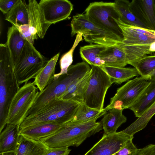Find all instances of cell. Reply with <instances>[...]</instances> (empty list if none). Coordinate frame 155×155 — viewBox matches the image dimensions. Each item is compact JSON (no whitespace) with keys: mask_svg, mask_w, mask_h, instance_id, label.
<instances>
[{"mask_svg":"<svg viewBox=\"0 0 155 155\" xmlns=\"http://www.w3.org/2000/svg\"><path fill=\"white\" fill-rule=\"evenodd\" d=\"M87 19L98 27L114 35L122 42V31L115 21L120 18L112 2H94L91 3L85 11Z\"/></svg>","mask_w":155,"mask_h":155,"instance_id":"cell-6","label":"cell"},{"mask_svg":"<svg viewBox=\"0 0 155 155\" xmlns=\"http://www.w3.org/2000/svg\"></svg>","mask_w":155,"mask_h":155,"instance_id":"cell-44","label":"cell"},{"mask_svg":"<svg viewBox=\"0 0 155 155\" xmlns=\"http://www.w3.org/2000/svg\"><path fill=\"white\" fill-rule=\"evenodd\" d=\"M150 82L148 76L137 77L128 81L117 89L104 110L107 112L113 108L120 110L129 108Z\"/></svg>","mask_w":155,"mask_h":155,"instance_id":"cell-9","label":"cell"},{"mask_svg":"<svg viewBox=\"0 0 155 155\" xmlns=\"http://www.w3.org/2000/svg\"><path fill=\"white\" fill-rule=\"evenodd\" d=\"M134 136L121 131L114 134H104L101 138L84 155H113Z\"/></svg>","mask_w":155,"mask_h":155,"instance_id":"cell-12","label":"cell"},{"mask_svg":"<svg viewBox=\"0 0 155 155\" xmlns=\"http://www.w3.org/2000/svg\"><path fill=\"white\" fill-rule=\"evenodd\" d=\"M38 5L45 21L50 25L66 19L73 9L68 0H42Z\"/></svg>","mask_w":155,"mask_h":155,"instance_id":"cell-11","label":"cell"},{"mask_svg":"<svg viewBox=\"0 0 155 155\" xmlns=\"http://www.w3.org/2000/svg\"><path fill=\"white\" fill-rule=\"evenodd\" d=\"M81 104L71 100L54 99L35 113L27 116L19 126L20 130L41 123L64 124L71 120Z\"/></svg>","mask_w":155,"mask_h":155,"instance_id":"cell-4","label":"cell"},{"mask_svg":"<svg viewBox=\"0 0 155 155\" xmlns=\"http://www.w3.org/2000/svg\"><path fill=\"white\" fill-rule=\"evenodd\" d=\"M99 122L70 121L55 132L39 140L49 148L80 146L87 138L102 130Z\"/></svg>","mask_w":155,"mask_h":155,"instance_id":"cell-1","label":"cell"},{"mask_svg":"<svg viewBox=\"0 0 155 155\" xmlns=\"http://www.w3.org/2000/svg\"><path fill=\"white\" fill-rule=\"evenodd\" d=\"M148 76L150 81H155V69Z\"/></svg>","mask_w":155,"mask_h":155,"instance_id":"cell-38","label":"cell"},{"mask_svg":"<svg viewBox=\"0 0 155 155\" xmlns=\"http://www.w3.org/2000/svg\"><path fill=\"white\" fill-rule=\"evenodd\" d=\"M141 76H147L155 69V55L145 56L130 62Z\"/></svg>","mask_w":155,"mask_h":155,"instance_id":"cell-31","label":"cell"},{"mask_svg":"<svg viewBox=\"0 0 155 155\" xmlns=\"http://www.w3.org/2000/svg\"><path fill=\"white\" fill-rule=\"evenodd\" d=\"M142 155H155V145Z\"/></svg>","mask_w":155,"mask_h":155,"instance_id":"cell-37","label":"cell"},{"mask_svg":"<svg viewBox=\"0 0 155 155\" xmlns=\"http://www.w3.org/2000/svg\"><path fill=\"white\" fill-rule=\"evenodd\" d=\"M18 0H0V10L6 14L15 6Z\"/></svg>","mask_w":155,"mask_h":155,"instance_id":"cell-35","label":"cell"},{"mask_svg":"<svg viewBox=\"0 0 155 155\" xmlns=\"http://www.w3.org/2000/svg\"><path fill=\"white\" fill-rule=\"evenodd\" d=\"M120 19L124 23L132 25L147 29L132 12L130 8V2L126 0H116L114 2Z\"/></svg>","mask_w":155,"mask_h":155,"instance_id":"cell-27","label":"cell"},{"mask_svg":"<svg viewBox=\"0 0 155 155\" xmlns=\"http://www.w3.org/2000/svg\"><path fill=\"white\" fill-rule=\"evenodd\" d=\"M49 149L41 141L30 139L20 135L15 155H45Z\"/></svg>","mask_w":155,"mask_h":155,"instance_id":"cell-23","label":"cell"},{"mask_svg":"<svg viewBox=\"0 0 155 155\" xmlns=\"http://www.w3.org/2000/svg\"><path fill=\"white\" fill-rule=\"evenodd\" d=\"M107 46L99 44H90L80 48V53L83 60L91 65L101 67L103 66L102 61L99 54L105 50Z\"/></svg>","mask_w":155,"mask_h":155,"instance_id":"cell-28","label":"cell"},{"mask_svg":"<svg viewBox=\"0 0 155 155\" xmlns=\"http://www.w3.org/2000/svg\"><path fill=\"white\" fill-rule=\"evenodd\" d=\"M155 102V81H152L129 109L133 112L135 117L138 118L144 114Z\"/></svg>","mask_w":155,"mask_h":155,"instance_id":"cell-18","label":"cell"},{"mask_svg":"<svg viewBox=\"0 0 155 155\" xmlns=\"http://www.w3.org/2000/svg\"><path fill=\"white\" fill-rule=\"evenodd\" d=\"M149 50L151 53L155 52V41L150 44Z\"/></svg>","mask_w":155,"mask_h":155,"instance_id":"cell-39","label":"cell"},{"mask_svg":"<svg viewBox=\"0 0 155 155\" xmlns=\"http://www.w3.org/2000/svg\"><path fill=\"white\" fill-rule=\"evenodd\" d=\"M82 36L81 33L80 32L77 34L72 47L69 51L64 54L61 57L60 61L61 71L59 73L55 74L54 79H57L60 75L67 73L68 68L73 62L74 51L79 43L82 40Z\"/></svg>","mask_w":155,"mask_h":155,"instance_id":"cell-32","label":"cell"},{"mask_svg":"<svg viewBox=\"0 0 155 155\" xmlns=\"http://www.w3.org/2000/svg\"><path fill=\"white\" fill-rule=\"evenodd\" d=\"M115 21L122 31L123 45L142 46L150 45L155 41V36L144 28L125 23L120 18Z\"/></svg>","mask_w":155,"mask_h":155,"instance_id":"cell-13","label":"cell"},{"mask_svg":"<svg viewBox=\"0 0 155 155\" xmlns=\"http://www.w3.org/2000/svg\"><path fill=\"white\" fill-rule=\"evenodd\" d=\"M38 3L35 0L28 1L29 22L28 25L34 34L38 35L40 38L43 39L50 25L45 21L39 8Z\"/></svg>","mask_w":155,"mask_h":155,"instance_id":"cell-15","label":"cell"},{"mask_svg":"<svg viewBox=\"0 0 155 155\" xmlns=\"http://www.w3.org/2000/svg\"><path fill=\"white\" fill-rule=\"evenodd\" d=\"M91 68L83 61L71 65L67 73L52 81L38 94L28 113L33 114L52 101L58 99L66 91L72 84L82 78L90 71Z\"/></svg>","mask_w":155,"mask_h":155,"instance_id":"cell-2","label":"cell"},{"mask_svg":"<svg viewBox=\"0 0 155 155\" xmlns=\"http://www.w3.org/2000/svg\"><path fill=\"white\" fill-rule=\"evenodd\" d=\"M91 66V76L83 103L90 107L103 111L107 92L113 83L101 67Z\"/></svg>","mask_w":155,"mask_h":155,"instance_id":"cell-10","label":"cell"},{"mask_svg":"<svg viewBox=\"0 0 155 155\" xmlns=\"http://www.w3.org/2000/svg\"><path fill=\"white\" fill-rule=\"evenodd\" d=\"M155 114V102L142 116L121 131L130 136H134L137 133L143 129L152 117Z\"/></svg>","mask_w":155,"mask_h":155,"instance_id":"cell-30","label":"cell"},{"mask_svg":"<svg viewBox=\"0 0 155 155\" xmlns=\"http://www.w3.org/2000/svg\"><path fill=\"white\" fill-rule=\"evenodd\" d=\"M91 76L90 70L84 77L71 85L64 94L58 99L71 100L81 104L83 103Z\"/></svg>","mask_w":155,"mask_h":155,"instance_id":"cell-20","label":"cell"},{"mask_svg":"<svg viewBox=\"0 0 155 155\" xmlns=\"http://www.w3.org/2000/svg\"><path fill=\"white\" fill-rule=\"evenodd\" d=\"M71 35L81 33L85 41L107 46L114 45L122 41L116 36L98 27L90 21L84 14H78L71 21Z\"/></svg>","mask_w":155,"mask_h":155,"instance_id":"cell-7","label":"cell"},{"mask_svg":"<svg viewBox=\"0 0 155 155\" xmlns=\"http://www.w3.org/2000/svg\"><path fill=\"white\" fill-rule=\"evenodd\" d=\"M61 126L55 123H41L20 130V134L28 138L39 141L55 132Z\"/></svg>","mask_w":155,"mask_h":155,"instance_id":"cell-19","label":"cell"},{"mask_svg":"<svg viewBox=\"0 0 155 155\" xmlns=\"http://www.w3.org/2000/svg\"><path fill=\"white\" fill-rule=\"evenodd\" d=\"M71 150L68 147L49 148L45 155H68Z\"/></svg>","mask_w":155,"mask_h":155,"instance_id":"cell-36","label":"cell"},{"mask_svg":"<svg viewBox=\"0 0 155 155\" xmlns=\"http://www.w3.org/2000/svg\"><path fill=\"white\" fill-rule=\"evenodd\" d=\"M49 61L36 49L33 45L26 40L21 54L13 65L19 85L35 78Z\"/></svg>","mask_w":155,"mask_h":155,"instance_id":"cell-5","label":"cell"},{"mask_svg":"<svg viewBox=\"0 0 155 155\" xmlns=\"http://www.w3.org/2000/svg\"><path fill=\"white\" fill-rule=\"evenodd\" d=\"M107 112L92 108L84 103L81 104L70 121L84 122L96 120Z\"/></svg>","mask_w":155,"mask_h":155,"instance_id":"cell-29","label":"cell"},{"mask_svg":"<svg viewBox=\"0 0 155 155\" xmlns=\"http://www.w3.org/2000/svg\"><path fill=\"white\" fill-rule=\"evenodd\" d=\"M16 27L25 40L33 45L35 40L37 39L31 32L28 24L22 25Z\"/></svg>","mask_w":155,"mask_h":155,"instance_id":"cell-34","label":"cell"},{"mask_svg":"<svg viewBox=\"0 0 155 155\" xmlns=\"http://www.w3.org/2000/svg\"><path fill=\"white\" fill-rule=\"evenodd\" d=\"M26 41L15 26L12 25L8 28L5 44L9 50L13 65L21 54Z\"/></svg>","mask_w":155,"mask_h":155,"instance_id":"cell-22","label":"cell"},{"mask_svg":"<svg viewBox=\"0 0 155 155\" xmlns=\"http://www.w3.org/2000/svg\"><path fill=\"white\" fill-rule=\"evenodd\" d=\"M16 152L12 151L0 153V155H15Z\"/></svg>","mask_w":155,"mask_h":155,"instance_id":"cell-40","label":"cell"},{"mask_svg":"<svg viewBox=\"0 0 155 155\" xmlns=\"http://www.w3.org/2000/svg\"><path fill=\"white\" fill-rule=\"evenodd\" d=\"M144 29L149 32L151 33L152 34H153V35H154L155 36V30L150 29H147L144 28Z\"/></svg>","mask_w":155,"mask_h":155,"instance_id":"cell-41","label":"cell"},{"mask_svg":"<svg viewBox=\"0 0 155 155\" xmlns=\"http://www.w3.org/2000/svg\"><path fill=\"white\" fill-rule=\"evenodd\" d=\"M9 50L5 44H0V133L6 124L11 101L20 88L14 70Z\"/></svg>","mask_w":155,"mask_h":155,"instance_id":"cell-3","label":"cell"},{"mask_svg":"<svg viewBox=\"0 0 155 155\" xmlns=\"http://www.w3.org/2000/svg\"><path fill=\"white\" fill-rule=\"evenodd\" d=\"M133 138L129 140L114 155H142L155 145L150 144L143 148L138 149L133 144Z\"/></svg>","mask_w":155,"mask_h":155,"instance_id":"cell-33","label":"cell"},{"mask_svg":"<svg viewBox=\"0 0 155 155\" xmlns=\"http://www.w3.org/2000/svg\"><path fill=\"white\" fill-rule=\"evenodd\" d=\"M99 56L103 66L124 67L127 64L126 54L120 43L107 47L100 53Z\"/></svg>","mask_w":155,"mask_h":155,"instance_id":"cell-17","label":"cell"},{"mask_svg":"<svg viewBox=\"0 0 155 155\" xmlns=\"http://www.w3.org/2000/svg\"><path fill=\"white\" fill-rule=\"evenodd\" d=\"M5 19L15 27L28 24V5L25 1L18 0L13 8L6 14Z\"/></svg>","mask_w":155,"mask_h":155,"instance_id":"cell-25","label":"cell"},{"mask_svg":"<svg viewBox=\"0 0 155 155\" xmlns=\"http://www.w3.org/2000/svg\"></svg>","mask_w":155,"mask_h":155,"instance_id":"cell-43","label":"cell"},{"mask_svg":"<svg viewBox=\"0 0 155 155\" xmlns=\"http://www.w3.org/2000/svg\"><path fill=\"white\" fill-rule=\"evenodd\" d=\"M39 91L33 82L25 83L20 87L10 105L7 116V124L20 125L28 116V113Z\"/></svg>","mask_w":155,"mask_h":155,"instance_id":"cell-8","label":"cell"},{"mask_svg":"<svg viewBox=\"0 0 155 155\" xmlns=\"http://www.w3.org/2000/svg\"><path fill=\"white\" fill-rule=\"evenodd\" d=\"M130 8L134 15L147 27L155 30V6L154 0H133Z\"/></svg>","mask_w":155,"mask_h":155,"instance_id":"cell-14","label":"cell"},{"mask_svg":"<svg viewBox=\"0 0 155 155\" xmlns=\"http://www.w3.org/2000/svg\"><path fill=\"white\" fill-rule=\"evenodd\" d=\"M60 53H58L51 58L37 74L33 82L37 86L39 91L41 92L52 81L55 75V70L56 63Z\"/></svg>","mask_w":155,"mask_h":155,"instance_id":"cell-24","label":"cell"},{"mask_svg":"<svg viewBox=\"0 0 155 155\" xmlns=\"http://www.w3.org/2000/svg\"><path fill=\"white\" fill-rule=\"evenodd\" d=\"M110 78L112 83L120 84L139 74L135 68L102 66L101 67Z\"/></svg>","mask_w":155,"mask_h":155,"instance_id":"cell-26","label":"cell"},{"mask_svg":"<svg viewBox=\"0 0 155 155\" xmlns=\"http://www.w3.org/2000/svg\"><path fill=\"white\" fill-rule=\"evenodd\" d=\"M0 133V153L16 152L20 140L19 126L7 124Z\"/></svg>","mask_w":155,"mask_h":155,"instance_id":"cell-16","label":"cell"},{"mask_svg":"<svg viewBox=\"0 0 155 155\" xmlns=\"http://www.w3.org/2000/svg\"><path fill=\"white\" fill-rule=\"evenodd\" d=\"M123 111L113 108L104 115L99 122L102 129L104 130V134H109L116 132L118 127L126 122L127 119L123 114Z\"/></svg>","mask_w":155,"mask_h":155,"instance_id":"cell-21","label":"cell"},{"mask_svg":"<svg viewBox=\"0 0 155 155\" xmlns=\"http://www.w3.org/2000/svg\"><path fill=\"white\" fill-rule=\"evenodd\" d=\"M154 4H155V1L154 0Z\"/></svg>","mask_w":155,"mask_h":155,"instance_id":"cell-42","label":"cell"}]
</instances>
